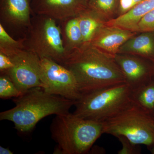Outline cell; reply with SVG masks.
Instances as JSON below:
<instances>
[{
  "label": "cell",
  "mask_w": 154,
  "mask_h": 154,
  "mask_svg": "<svg viewBox=\"0 0 154 154\" xmlns=\"http://www.w3.org/2000/svg\"><path fill=\"white\" fill-rule=\"evenodd\" d=\"M61 65L74 75L82 96L126 83L114 55L91 43L83 44L69 53Z\"/></svg>",
  "instance_id": "cell-1"
},
{
  "label": "cell",
  "mask_w": 154,
  "mask_h": 154,
  "mask_svg": "<svg viewBox=\"0 0 154 154\" xmlns=\"http://www.w3.org/2000/svg\"><path fill=\"white\" fill-rule=\"evenodd\" d=\"M13 101L15 107L1 112L0 120L12 122L22 133L30 132L48 116L68 114L77 102L50 94L40 87L30 89Z\"/></svg>",
  "instance_id": "cell-2"
},
{
  "label": "cell",
  "mask_w": 154,
  "mask_h": 154,
  "mask_svg": "<svg viewBox=\"0 0 154 154\" xmlns=\"http://www.w3.org/2000/svg\"><path fill=\"white\" fill-rule=\"evenodd\" d=\"M50 128L51 137L57 144L54 152L56 154L87 153L104 134L103 122L70 113L56 115Z\"/></svg>",
  "instance_id": "cell-3"
},
{
  "label": "cell",
  "mask_w": 154,
  "mask_h": 154,
  "mask_svg": "<svg viewBox=\"0 0 154 154\" xmlns=\"http://www.w3.org/2000/svg\"><path fill=\"white\" fill-rule=\"evenodd\" d=\"M132 93L129 85L125 83L85 94L77 101L73 114L103 122L132 104Z\"/></svg>",
  "instance_id": "cell-4"
},
{
  "label": "cell",
  "mask_w": 154,
  "mask_h": 154,
  "mask_svg": "<svg viewBox=\"0 0 154 154\" xmlns=\"http://www.w3.org/2000/svg\"><path fill=\"white\" fill-rule=\"evenodd\" d=\"M55 19L34 14L31 25L22 38L25 48L39 58H47L62 64L67 53L63 46L60 25Z\"/></svg>",
  "instance_id": "cell-5"
},
{
  "label": "cell",
  "mask_w": 154,
  "mask_h": 154,
  "mask_svg": "<svg viewBox=\"0 0 154 154\" xmlns=\"http://www.w3.org/2000/svg\"><path fill=\"white\" fill-rule=\"evenodd\" d=\"M103 122L104 134L115 137L123 136L149 149L154 145V117L134 103Z\"/></svg>",
  "instance_id": "cell-6"
},
{
  "label": "cell",
  "mask_w": 154,
  "mask_h": 154,
  "mask_svg": "<svg viewBox=\"0 0 154 154\" xmlns=\"http://www.w3.org/2000/svg\"><path fill=\"white\" fill-rule=\"evenodd\" d=\"M0 52L11 58L13 67L5 74L11 78L22 93L33 88H43L40 78V58L38 56L25 48H0Z\"/></svg>",
  "instance_id": "cell-7"
},
{
  "label": "cell",
  "mask_w": 154,
  "mask_h": 154,
  "mask_svg": "<svg viewBox=\"0 0 154 154\" xmlns=\"http://www.w3.org/2000/svg\"><path fill=\"white\" fill-rule=\"evenodd\" d=\"M40 78L47 93L77 101L82 95L71 71L55 61L40 58Z\"/></svg>",
  "instance_id": "cell-8"
},
{
  "label": "cell",
  "mask_w": 154,
  "mask_h": 154,
  "mask_svg": "<svg viewBox=\"0 0 154 154\" xmlns=\"http://www.w3.org/2000/svg\"><path fill=\"white\" fill-rule=\"evenodd\" d=\"M32 0H0V24L11 36L23 38L34 14Z\"/></svg>",
  "instance_id": "cell-9"
},
{
  "label": "cell",
  "mask_w": 154,
  "mask_h": 154,
  "mask_svg": "<svg viewBox=\"0 0 154 154\" xmlns=\"http://www.w3.org/2000/svg\"><path fill=\"white\" fill-rule=\"evenodd\" d=\"M114 59L132 91L140 89L153 79L154 63L137 56L116 54Z\"/></svg>",
  "instance_id": "cell-10"
},
{
  "label": "cell",
  "mask_w": 154,
  "mask_h": 154,
  "mask_svg": "<svg viewBox=\"0 0 154 154\" xmlns=\"http://www.w3.org/2000/svg\"><path fill=\"white\" fill-rule=\"evenodd\" d=\"M89 0H32L33 14L48 16L61 22L76 17L88 7Z\"/></svg>",
  "instance_id": "cell-11"
},
{
  "label": "cell",
  "mask_w": 154,
  "mask_h": 154,
  "mask_svg": "<svg viewBox=\"0 0 154 154\" xmlns=\"http://www.w3.org/2000/svg\"><path fill=\"white\" fill-rule=\"evenodd\" d=\"M137 32L105 25L101 28L91 43L105 52L115 55L120 47L128 39L136 35Z\"/></svg>",
  "instance_id": "cell-12"
},
{
  "label": "cell",
  "mask_w": 154,
  "mask_h": 154,
  "mask_svg": "<svg viewBox=\"0 0 154 154\" xmlns=\"http://www.w3.org/2000/svg\"><path fill=\"white\" fill-rule=\"evenodd\" d=\"M118 54L137 56L154 63V31L131 37L120 47Z\"/></svg>",
  "instance_id": "cell-13"
},
{
  "label": "cell",
  "mask_w": 154,
  "mask_h": 154,
  "mask_svg": "<svg viewBox=\"0 0 154 154\" xmlns=\"http://www.w3.org/2000/svg\"><path fill=\"white\" fill-rule=\"evenodd\" d=\"M153 10L154 0H143L125 14L107 21L105 25L137 32L138 24L140 19Z\"/></svg>",
  "instance_id": "cell-14"
},
{
  "label": "cell",
  "mask_w": 154,
  "mask_h": 154,
  "mask_svg": "<svg viewBox=\"0 0 154 154\" xmlns=\"http://www.w3.org/2000/svg\"><path fill=\"white\" fill-rule=\"evenodd\" d=\"M77 17L82 35L83 44L91 43L100 29L105 26L106 21L88 6Z\"/></svg>",
  "instance_id": "cell-15"
},
{
  "label": "cell",
  "mask_w": 154,
  "mask_h": 154,
  "mask_svg": "<svg viewBox=\"0 0 154 154\" xmlns=\"http://www.w3.org/2000/svg\"><path fill=\"white\" fill-rule=\"evenodd\" d=\"M63 46L67 55L83 44L82 32L77 17L59 22Z\"/></svg>",
  "instance_id": "cell-16"
},
{
  "label": "cell",
  "mask_w": 154,
  "mask_h": 154,
  "mask_svg": "<svg viewBox=\"0 0 154 154\" xmlns=\"http://www.w3.org/2000/svg\"><path fill=\"white\" fill-rule=\"evenodd\" d=\"M132 100L134 104L152 116L154 112V79L146 85L133 91Z\"/></svg>",
  "instance_id": "cell-17"
},
{
  "label": "cell",
  "mask_w": 154,
  "mask_h": 154,
  "mask_svg": "<svg viewBox=\"0 0 154 154\" xmlns=\"http://www.w3.org/2000/svg\"><path fill=\"white\" fill-rule=\"evenodd\" d=\"M117 2L118 0H89L88 6L107 22L114 19Z\"/></svg>",
  "instance_id": "cell-18"
},
{
  "label": "cell",
  "mask_w": 154,
  "mask_h": 154,
  "mask_svg": "<svg viewBox=\"0 0 154 154\" xmlns=\"http://www.w3.org/2000/svg\"><path fill=\"white\" fill-rule=\"evenodd\" d=\"M22 94L23 93L19 91L8 75L1 73L0 98L1 99H8L11 98H17Z\"/></svg>",
  "instance_id": "cell-19"
},
{
  "label": "cell",
  "mask_w": 154,
  "mask_h": 154,
  "mask_svg": "<svg viewBox=\"0 0 154 154\" xmlns=\"http://www.w3.org/2000/svg\"><path fill=\"white\" fill-rule=\"evenodd\" d=\"M25 48L22 38L15 39L7 31L2 24H0V48Z\"/></svg>",
  "instance_id": "cell-20"
},
{
  "label": "cell",
  "mask_w": 154,
  "mask_h": 154,
  "mask_svg": "<svg viewBox=\"0 0 154 154\" xmlns=\"http://www.w3.org/2000/svg\"><path fill=\"white\" fill-rule=\"evenodd\" d=\"M121 143L122 148L119 151L118 154H139L141 153V148L140 145L133 143L123 136H119L116 137Z\"/></svg>",
  "instance_id": "cell-21"
},
{
  "label": "cell",
  "mask_w": 154,
  "mask_h": 154,
  "mask_svg": "<svg viewBox=\"0 0 154 154\" xmlns=\"http://www.w3.org/2000/svg\"><path fill=\"white\" fill-rule=\"evenodd\" d=\"M154 31V10L146 14L138 24L137 32Z\"/></svg>",
  "instance_id": "cell-22"
},
{
  "label": "cell",
  "mask_w": 154,
  "mask_h": 154,
  "mask_svg": "<svg viewBox=\"0 0 154 154\" xmlns=\"http://www.w3.org/2000/svg\"><path fill=\"white\" fill-rule=\"evenodd\" d=\"M13 63L11 58L4 53L0 52V72L5 74L11 69Z\"/></svg>",
  "instance_id": "cell-23"
},
{
  "label": "cell",
  "mask_w": 154,
  "mask_h": 154,
  "mask_svg": "<svg viewBox=\"0 0 154 154\" xmlns=\"http://www.w3.org/2000/svg\"><path fill=\"white\" fill-rule=\"evenodd\" d=\"M13 152L8 148L3 147L0 146V154H13Z\"/></svg>",
  "instance_id": "cell-24"
},
{
  "label": "cell",
  "mask_w": 154,
  "mask_h": 154,
  "mask_svg": "<svg viewBox=\"0 0 154 154\" xmlns=\"http://www.w3.org/2000/svg\"><path fill=\"white\" fill-rule=\"evenodd\" d=\"M133 1L134 3V6H135L136 5H137V4H138L139 3H140L141 2H142V1H143V0H133Z\"/></svg>",
  "instance_id": "cell-25"
},
{
  "label": "cell",
  "mask_w": 154,
  "mask_h": 154,
  "mask_svg": "<svg viewBox=\"0 0 154 154\" xmlns=\"http://www.w3.org/2000/svg\"><path fill=\"white\" fill-rule=\"evenodd\" d=\"M149 150L152 154H154V145L149 149Z\"/></svg>",
  "instance_id": "cell-26"
},
{
  "label": "cell",
  "mask_w": 154,
  "mask_h": 154,
  "mask_svg": "<svg viewBox=\"0 0 154 154\" xmlns=\"http://www.w3.org/2000/svg\"><path fill=\"white\" fill-rule=\"evenodd\" d=\"M153 79H154V72L153 76Z\"/></svg>",
  "instance_id": "cell-27"
},
{
  "label": "cell",
  "mask_w": 154,
  "mask_h": 154,
  "mask_svg": "<svg viewBox=\"0 0 154 154\" xmlns=\"http://www.w3.org/2000/svg\"><path fill=\"white\" fill-rule=\"evenodd\" d=\"M153 117H154V113H153Z\"/></svg>",
  "instance_id": "cell-28"
}]
</instances>
